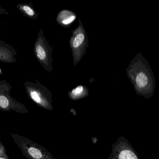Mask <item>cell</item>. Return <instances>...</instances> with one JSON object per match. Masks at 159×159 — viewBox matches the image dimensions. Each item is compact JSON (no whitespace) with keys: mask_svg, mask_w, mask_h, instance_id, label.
<instances>
[{"mask_svg":"<svg viewBox=\"0 0 159 159\" xmlns=\"http://www.w3.org/2000/svg\"><path fill=\"white\" fill-rule=\"evenodd\" d=\"M87 87L83 85H79L70 92V95L72 98H78L82 96L87 93Z\"/></svg>","mask_w":159,"mask_h":159,"instance_id":"obj_10","label":"cell"},{"mask_svg":"<svg viewBox=\"0 0 159 159\" xmlns=\"http://www.w3.org/2000/svg\"><path fill=\"white\" fill-rule=\"evenodd\" d=\"M9 14V11L6 10V9H4L2 7L0 6V15H8ZM1 21H0V24H1Z\"/></svg>","mask_w":159,"mask_h":159,"instance_id":"obj_13","label":"cell"},{"mask_svg":"<svg viewBox=\"0 0 159 159\" xmlns=\"http://www.w3.org/2000/svg\"><path fill=\"white\" fill-rule=\"evenodd\" d=\"M2 74V70L0 69V75H1Z\"/></svg>","mask_w":159,"mask_h":159,"instance_id":"obj_14","label":"cell"},{"mask_svg":"<svg viewBox=\"0 0 159 159\" xmlns=\"http://www.w3.org/2000/svg\"><path fill=\"white\" fill-rule=\"evenodd\" d=\"M34 52L41 66L48 72L53 70V49L43 34V30H40L38 38L34 44Z\"/></svg>","mask_w":159,"mask_h":159,"instance_id":"obj_4","label":"cell"},{"mask_svg":"<svg viewBox=\"0 0 159 159\" xmlns=\"http://www.w3.org/2000/svg\"><path fill=\"white\" fill-rule=\"evenodd\" d=\"M26 92L30 99L37 106L47 110L52 111V94L51 91L39 81H27L24 84Z\"/></svg>","mask_w":159,"mask_h":159,"instance_id":"obj_3","label":"cell"},{"mask_svg":"<svg viewBox=\"0 0 159 159\" xmlns=\"http://www.w3.org/2000/svg\"><path fill=\"white\" fill-rule=\"evenodd\" d=\"M16 8L25 16L32 19H37L39 17V14L36 12L31 4L28 3H18Z\"/></svg>","mask_w":159,"mask_h":159,"instance_id":"obj_9","label":"cell"},{"mask_svg":"<svg viewBox=\"0 0 159 159\" xmlns=\"http://www.w3.org/2000/svg\"><path fill=\"white\" fill-rule=\"evenodd\" d=\"M119 159H138L135 154L131 151L123 150L120 153Z\"/></svg>","mask_w":159,"mask_h":159,"instance_id":"obj_11","label":"cell"},{"mask_svg":"<svg viewBox=\"0 0 159 159\" xmlns=\"http://www.w3.org/2000/svg\"><path fill=\"white\" fill-rule=\"evenodd\" d=\"M79 25L74 30L72 37L70 40V47L73 53V64L76 66L81 60L82 57L85 54L88 46V39L85 29L79 19Z\"/></svg>","mask_w":159,"mask_h":159,"instance_id":"obj_6","label":"cell"},{"mask_svg":"<svg viewBox=\"0 0 159 159\" xmlns=\"http://www.w3.org/2000/svg\"><path fill=\"white\" fill-rule=\"evenodd\" d=\"M17 52L12 45L0 40V62L13 64L16 62Z\"/></svg>","mask_w":159,"mask_h":159,"instance_id":"obj_7","label":"cell"},{"mask_svg":"<svg viewBox=\"0 0 159 159\" xmlns=\"http://www.w3.org/2000/svg\"><path fill=\"white\" fill-rule=\"evenodd\" d=\"M11 135L26 159H54L50 152L41 145L18 134L11 133Z\"/></svg>","mask_w":159,"mask_h":159,"instance_id":"obj_2","label":"cell"},{"mask_svg":"<svg viewBox=\"0 0 159 159\" xmlns=\"http://www.w3.org/2000/svg\"><path fill=\"white\" fill-rule=\"evenodd\" d=\"M0 159H10L6 148L1 141H0Z\"/></svg>","mask_w":159,"mask_h":159,"instance_id":"obj_12","label":"cell"},{"mask_svg":"<svg viewBox=\"0 0 159 159\" xmlns=\"http://www.w3.org/2000/svg\"><path fill=\"white\" fill-rule=\"evenodd\" d=\"M12 86L5 80L0 81V111H11L21 114H26L28 110L24 104L16 100L10 94Z\"/></svg>","mask_w":159,"mask_h":159,"instance_id":"obj_5","label":"cell"},{"mask_svg":"<svg viewBox=\"0 0 159 159\" xmlns=\"http://www.w3.org/2000/svg\"><path fill=\"white\" fill-rule=\"evenodd\" d=\"M76 18L77 16L73 12L68 10H63L57 15L56 21L60 25L67 28L75 21Z\"/></svg>","mask_w":159,"mask_h":159,"instance_id":"obj_8","label":"cell"},{"mask_svg":"<svg viewBox=\"0 0 159 159\" xmlns=\"http://www.w3.org/2000/svg\"><path fill=\"white\" fill-rule=\"evenodd\" d=\"M127 75L138 93H151L155 88V79L148 63L140 53L132 60L126 69Z\"/></svg>","mask_w":159,"mask_h":159,"instance_id":"obj_1","label":"cell"}]
</instances>
